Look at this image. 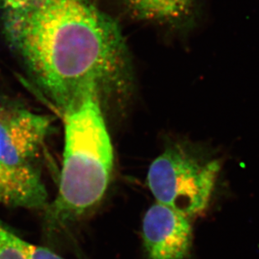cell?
I'll list each match as a JSON object with an SVG mask.
<instances>
[{"instance_id": "obj_4", "label": "cell", "mask_w": 259, "mask_h": 259, "mask_svg": "<svg viewBox=\"0 0 259 259\" xmlns=\"http://www.w3.org/2000/svg\"><path fill=\"white\" fill-rule=\"evenodd\" d=\"M53 117L0 96V161L32 166L52 132Z\"/></svg>"}, {"instance_id": "obj_6", "label": "cell", "mask_w": 259, "mask_h": 259, "mask_svg": "<svg viewBox=\"0 0 259 259\" xmlns=\"http://www.w3.org/2000/svg\"><path fill=\"white\" fill-rule=\"evenodd\" d=\"M122 14L136 22L159 25L172 31H188L197 18L196 0H116Z\"/></svg>"}, {"instance_id": "obj_2", "label": "cell", "mask_w": 259, "mask_h": 259, "mask_svg": "<svg viewBox=\"0 0 259 259\" xmlns=\"http://www.w3.org/2000/svg\"><path fill=\"white\" fill-rule=\"evenodd\" d=\"M63 162L57 197L47 220L62 226L78 220L100 202L110 182L113 147L98 97L88 95L62 114Z\"/></svg>"}, {"instance_id": "obj_8", "label": "cell", "mask_w": 259, "mask_h": 259, "mask_svg": "<svg viewBox=\"0 0 259 259\" xmlns=\"http://www.w3.org/2000/svg\"><path fill=\"white\" fill-rule=\"evenodd\" d=\"M0 259H25L19 237L0 222Z\"/></svg>"}, {"instance_id": "obj_7", "label": "cell", "mask_w": 259, "mask_h": 259, "mask_svg": "<svg viewBox=\"0 0 259 259\" xmlns=\"http://www.w3.org/2000/svg\"><path fill=\"white\" fill-rule=\"evenodd\" d=\"M47 202V189L34 167L0 161V205L39 209Z\"/></svg>"}, {"instance_id": "obj_3", "label": "cell", "mask_w": 259, "mask_h": 259, "mask_svg": "<svg viewBox=\"0 0 259 259\" xmlns=\"http://www.w3.org/2000/svg\"><path fill=\"white\" fill-rule=\"evenodd\" d=\"M220 162L188 140H170L148 172L158 202L186 217L198 215L210 201Z\"/></svg>"}, {"instance_id": "obj_5", "label": "cell", "mask_w": 259, "mask_h": 259, "mask_svg": "<svg viewBox=\"0 0 259 259\" xmlns=\"http://www.w3.org/2000/svg\"><path fill=\"white\" fill-rule=\"evenodd\" d=\"M143 238L149 259H186L192 228L187 217L157 202L144 215Z\"/></svg>"}, {"instance_id": "obj_9", "label": "cell", "mask_w": 259, "mask_h": 259, "mask_svg": "<svg viewBox=\"0 0 259 259\" xmlns=\"http://www.w3.org/2000/svg\"><path fill=\"white\" fill-rule=\"evenodd\" d=\"M19 245L25 259H65L47 247L32 244L20 237Z\"/></svg>"}, {"instance_id": "obj_1", "label": "cell", "mask_w": 259, "mask_h": 259, "mask_svg": "<svg viewBox=\"0 0 259 259\" xmlns=\"http://www.w3.org/2000/svg\"><path fill=\"white\" fill-rule=\"evenodd\" d=\"M0 25L29 81L61 114L88 95L98 97L106 117L132 100L126 39L92 0H0Z\"/></svg>"}]
</instances>
